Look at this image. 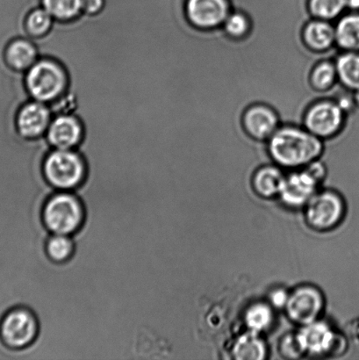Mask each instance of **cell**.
I'll list each match as a JSON object with an SVG mask.
<instances>
[{"mask_svg": "<svg viewBox=\"0 0 359 360\" xmlns=\"http://www.w3.org/2000/svg\"><path fill=\"white\" fill-rule=\"evenodd\" d=\"M267 143L274 162L286 168L307 167L323 153L321 139L295 125L280 126Z\"/></svg>", "mask_w": 359, "mask_h": 360, "instance_id": "obj_1", "label": "cell"}, {"mask_svg": "<svg viewBox=\"0 0 359 360\" xmlns=\"http://www.w3.org/2000/svg\"><path fill=\"white\" fill-rule=\"evenodd\" d=\"M25 84L32 100L49 105L66 93L69 77L61 63L40 58L25 74Z\"/></svg>", "mask_w": 359, "mask_h": 360, "instance_id": "obj_2", "label": "cell"}, {"mask_svg": "<svg viewBox=\"0 0 359 360\" xmlns=\"http://www.w3.org/2000/svg\"><path fill=\"white\" fill-rule=\"evenodd\" d=\"M42 174L55 188L72 190L86 179L87 165L76 150L52 149L42 165Z\"/></svg>", "mask_w": 359, "mask_h": 360, "instance_id": "obj_3", "label": "cell"}, {"mask_svg": "<svg viewBox=\"0 0 359 360\" xmlns=\"http://www.w3.org/2000/svg\"><path fill=\"white\" fill-rule=\"evenodd\" d=\"M44 221L54 234L70 236L84 224V208L79 198L69 193H59L49 198L45 204Z\"/></svg>", "mask_w": 359, "mask_h": 360, "instance_id": "obj_4", "label": "cell"}, {"mask_svg": "<svg viewBox=\"0 0 359 360\" xmlns=\"http://www.w3.org/2000/svg\"><path fill=\"white\" fill-rule=\"evenodd\" d=\"M37 333V319L33 312L23 307L9 309L0 321V340L11 351L30 347Z\"/></svg>", "mask_w": 359, "mask_h": 360, "instance_id": "obj_5", "label": "cell"}, {"mask_svg": "<svg viewBox=\"0 0 359 360\" xmlns=\"http://www.w3.org/2000/svg\"><path fill=\"white\" fill-rule=\"evenodd\" d=\"M306 205V220L312 229L318 231L336 228L346 213L343 198L333 191L315 193Z\"/></svg>", "mask_w": 359, "mask_h": 360, "instance_id": "obj_6", "label": "cell"}, {"mask_svg": "<svg viewBox=\"0 0 359 360\" xmlns=\"http://www.w3.org/2000/svg\"><path fill=\"white\" fill-rule=\"evenodd\" d=\"M298 338L305 354L329 357L343 354L349 342L346 336L336 333L328 324L318 321L306 324Z\"/></svg>", "mask_w": 359, "mask_h": 360, "instance_id": "obj_7", "label": "cell"}, {"mask_svg": "<svg viewBox=\"0 0 359 360\" xmlns=\"http://www.w3.org/2000/svg\"><path fill=\"white\" fill-rule=\"evenodd\" d=\"M344 115L335 101H316L305 112L304 128L319 139H332L343 128Z\"/></svg>", "mask_w": 359, "mask_h": 360, "instance_id": "obj_8", "label": "cell"}, {"mask_svg": "<svg viewBox=\"0 0 359 360\" xmlns=\"http://www.w3.org/2000/svg\"><path fill=\"white\" fill-rule=\"evenodd\" d=\"M231 12L230 0H186L185 2L189 22L202 31L223 27Z\"/></svg>", "mask_w": 359, "mask_h": 360, "instance_id": "obj_9", "label": "cell"}, {"mask_svg": "<svg viewBox=\"0 0 359 360\" xmlns=\"http://www.w3.org/2000/svg\"><path fill=\"white\" fill-rule=\"evenodd\" d=\"M325 307V298L319 289L303 285L288 296L286 305L288 316L294 323L306 326L315 322Z\"/></svg>", "mask_w": 359, "mask_h": 360, "instance_id": "obj_10", "label": "cell"}, {"mask_svg": "<svg viewBox=\"0 0 359 360\" xmlns=\"http://www.w3.org/2000/svg\"><path fill=\"white\" fill-rule=\"evenodd\" d=\"M53 117L54 115L48 104L30 100L21 105L17 112L15 124L18 133L27 139L46 136Z\"/></svg>", "mask_w": 359, "mask_h": 360, "instance_id": "obj_11", "label": "cell"}, {"mask_svg": "<svg viewBox=\"0 0 359 360\" xmlns=\"http://www.w3.org/2000/svg\"><path fill=\"white\" fill-rule=\"evenodd\" d=\"M242 124L246 135L259 142H265L279 129L280 121L279 115L272 107L258 103L246 108Z\"/></svg>", "mask_w": 359, "mask_h": 360, "instance_id": "obj_12", "label": "cell"}, {"mask_svg": "<svg viewBox=\"0 0 359 360\" xmlns=\"http://www.w3.org/2000/svg\"><path fill=\"white\" fill-rule=\"evenodd\" d=\"M84 128L77 116L69 114L55 115L46 133L53 149L76 150L82 142Z\"/></svg>", "mask_w": 359, "mask_h": 360, "instance_id": "obj_13", "label": "cell"}, {"mask_svg": "<svg viewBox=\"0 0 359 360\" xmlns=\"http://www.w3.org/2000/svg\"><path fill=\"white\" fill-rule=\"evenodd\" d=\"M319 182L309 172L303 171L294 172L286 178L281 200L287 206L299 207L308 203L316 192Z\"/></svg>", "mask_w": 359, "mask_h": 360, "instance_id": "obj_14", "label": "cell"}, {"mask_svg": "<svg viewBox=\"0 0 359 360\" xmlns=\"http://www.w3.org/2000/svg\"><path fill=\"white\" fill-rule=\"evenodd\" d=\"M3 61L9 69L17 72H27L40 58L37 46L30 38H14L5 45Z\"/></svg>", "mask_w": 359, "mask_h": 360, "instance_id": "obj_15", "label": "cell"}, {"mask_svg": "<svg viewBox=\"0 0 359 360\" xmlns=\"http://www.w3.org/2000/svg\"><path fill=\"white\" fill-rule=\"evenodd\" d=\"M302 41L309 51H329L336 44V27L328 20L315 19L308 21L302 30Z\"/></svg>", "mask_w": 359, "mask_h": 360, "instance_id": "obj_16", "label": "cell"}, {"mask_svg": "<svg viewBox=\"0 0 359 360\" xmlns=\"http://www.w3.org/2000/svg\"><path fill=\"white\" fill-rule=\"evenodd\" d=\"M286 178L283 172L275 167L260 168L252 179L255 192L263 198H273L280 195Z\"/></svg>", "mask_w": 359, "mask_h": 360, "instance_id": "obj_17", "label": "cell"}, {"mask_svg": "<svg viewBox=\"0 0 359 360\" xmlns=\"http://www.w3.org/2000/svg\"><path fill=\"white\" fill-rule=\"evenodd\" d=\"M231 354L238 360H262L266 358L267 348L259 333L249 331L234 342Z\"/></svg>", "mask_w": 359, "mask_h": 360, "instance_id": "obj_18", "label": "cell"}, {"mask_svg": "<svg viewBox=\"0 0 359 360\" xmlns=\"http://www.w3.org/2000/svg\"><path fill=\"white\" fill-rule=\"evenodd\" d=\"M335 27L336 44L344 51L359 52V13L341 17Z\"/></svg>", "mask_w": 359, "mask_h": 360, "instance_id": "obj_19", "label": "cell"}, {"mask_svg": "<svg viewBox=\"0 0 359 360\" xmlns=\"http://www.w3.org/2000/svg\"><path fill=\"white\" fill-rule=\"evenodd\" d=\"M337 77L347 89H359V52L344 51L337 58Z\"/></svg>", "mask_w": 359, "mask_h": 360, "instance_id": "obj_20", "label": "cell"}, {"mask_svg": "<svg viewBox=\"0 0 359 360\" xmlns=\"http://www.w3.org/2000/svg\"><path fill=\"white\" fill-rule=\"evenodd\" d=\"M41 6L60 21L75 20L83 13V0H41Z\"/></svg>", "mask_w": 359, "mask_h": 360, "instance_id": "obj_21", "label": "cell"}, {"mask_svg": "<svg viewBox=\"0 0 359 360\" xmlns=\"http://www.w3.org/2000/svg\"><path fill=\"white\" fill-rule=\"evenodd\" d=\"M54 21V18L44 7L32 10L25 20V30L27 37L34 39L44 37L51 31Z\"/></svg>", "mask_w": 359, "mask_h": 360, "instance_id": "obj_22", "label": "cell"}, {"mask_svg": "<svg viewBox=\"0 0 359 360\" xmlns=\"http://www.w3.org/2000/svg\"><path fill=\"white\" fill-rule=\"evenodd\" d=\"M337 80L336 63L330 61L316 63L309 74V84L318 91L329 90Z\"/></svg>", "mask_w": 359, "mask_h": 360, "instance_id": "obj_23", "label": "cell"}, {"mask_svg": "<svg viewBox=\"0 0 359 360\" xmlns=\"http://www.w3.org/2000/svg\"><path fill=\"white\" fill-rule=\"evenodd\" d=\"M273 313L266 303L258 302L252 305L245 314V323L249 331L260 333L272 326Z\"/></svg>", "mask_w": 359, "mask_h": 360, "instance_id": "obj_24", "label": "cell"}, {"mask_svg": "<svg viewBox=\"0 0 359 360\" xmlns=\"http://www.w3.org/2000/svg\"><path fill=\"white\" fill-rule=\"evenodd\" d=\"M309 13L315 19L333 20L347 8L346 0H308Z\"/></svg>", "mask_w": 359, "mask_h": 360, "instance_id": "obj_25", "label": "cell"}, {"mask_svg": "<svg viewBox=\"0 0 359 360\" xmlns=\"http://www.w3.org/2000/svg\"><path fill=\"white\" fill-rule=\"evenodd\" d=\"M74 252L72 240L67 235L55 234L48 239L47 253L49 259L56 263L66 262Z\"/></svg>", "mask_w": 359, "mask_h": 360, "instance_id": "obj_26", "label": "cell"}, {"mask_svg": "<svg viewBox=\"0 0 359 360\" xmlns=\"http://www.w3.org/2000/svg\"><path fill=\"white\" fill-rule=\"evenodd\" d=\"M225 34L234 40H241L248 37L252 30V22L244 13L231 12L223 24Z\"/></svg>", "mask_w": 359, "mask_h": 360, "instance_id": "obj_27", "label": "cell"}, {"mask_svg": "<svg viewBox=\"0 0 359 360\" xmlns=\"http://www.w3.org/2000/svg\"><path fill=\"white\" fill-rule=\"evenodd\" d=\"M280 354L287 359H299L305 354L298 334L287 335L280 342Z\"/></svg>", "mask_w": 359, "mask_h": 360, "instance_id": "obj_28", "label": "cell"}, {"mask_svg": "<svg viewBox=\"0 0 359 360\" xmlns=\"http://www.w3.org/2000/svg\"><path fill=\"white\" fill-rule=\"evenodd\" d=\"M105 0H83V13L96 15L104 9Z\"/></svg>", "mask_w": 359, "mask_h": 360, "instance_id": "obj_29", "label": "cell"}, {"mask_svg": "<svg viewBox=\"0 0 359 360\" xmlns=\"http://www.w3.org/2000/svg\"><path fill=\"white\" fill-rule=\"evenodd\" d=\"M346 336L350 343L359 349V319L351 321L349 324H347Z\"/></svg>", "mask_w": 359, "mask_h": 360, "instance_id": "obj_30", "label": "cell"}, {"mask_svg": "<svg viewBox=\"0 0 359 360\" xmlns=\"http://www.w3.org/2000/svg\"><path fill=\"white\" fill-rule=\"evenodd\" d=\"M335 101L339 105V108L342 109L344 114L353 110L355 105H357L354 100V95L347 94H341Z\"/></svg>", "mask_w": 359, "mask_h": 360, "instance_id": "obj_31", "label": "cell"}, {"mask_svg": "<svg viewBox=\"0 0 359 360\" xmlns=\"http://www.w3.org/2000/svg\"><path fill=\"white\" fill-rule=\"evenodd\" d=\"M288 296L289 295L283 289H276V290H274L270 294V299L273 306L277 307V308H281V307H286Z\"/></svg>", "mask_w": 359, "mask_h": 360, "instance_id": "obj_32", "label": "cell"}, {"mask_svg": "<svg viewBox=\"0 0 359 360\" xmlns=\"http://www.w3.org/2000/svg\"><path fill=\"white\" fill-rule=\"evenodd\" d=\"M347 8L357 12L359 11V0H346Z\"/></svg>", "mask_w": 359, "mask_h": 360, "instance_id": "obj_33", "label": "cell"}, {"mask_svg": "<svg viewBox=\"0 0 359 360\" xmlns=\"http://www.w3.org/2000/svg\"><path fill=\"white\" fill-rule=\"evenodd\" d=\"M354 100H355V102H356V105H358V107H359V89L357 91H355Z\"/></svg>", "mask_w": 359, "mask_h": 360, "instance_id": "obj_34", "label": "cell"}]
</instances>
